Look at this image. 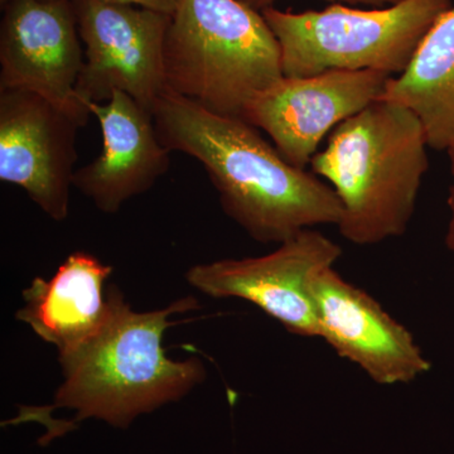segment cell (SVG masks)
<instances>
[{
	"label": "cell",
	"mask_w": 454,
	"mask_h": 454,
	"mask_svg": "<svg viewBox=\"0 0 454 454\" xmlns=\"http://www.w3.org/2000/svg\"><path fill=\"white\" fill-rule=\"evenodd\" d=\"M153 118L160 143L205 167L227 216L258 243L283 244L339 223L342 206L333 188L284 160L244 119L212 113L169 89Z\"/></svg>",
	"instance_id": "cell-1"
},
{
	"label": "cell",
	"mask_w": 454,
	"mask_h": 454,
	"mask_svg": "<svg viewBox=\"0 0 454 454\" xmlns=\"http://www.w3.org/2000/svg\"><path fill=\"white\" fill-rule=\"evenodd\" d=\"M109 315L91 340L59 356L64 381L51 411H76L74 423L89 418L128 428L140 414L177 402L206 379L200 358L170 360L164 333L176 324V313L199 309L193 297L173 301L163 309L134 312L118 286L107 289Z\"/></svg>",
	"instance_id": "cell-2"
},
{
	"label": "cell",
	"mask_w": 454,
	"mask_h": 454,
	"mask_svg": "<svg viewBox=\"0 0 454 454\" xmlns=\"http://www.w3.org/2000/svg\"><path fill=\"white\" fill-rule=\"evenodd\" d=\"M428 146L419 118L387 100L370 104L331 131L310 167L339 197L342 238L367 247L405 234L428 170Z\"/></svg>",
	"instance_id": "cell-3"
},
{
	"label": "cell",
	"mask_w": 454,
	"mask_h": 454,
	"mask_svg": "<svg viewBox=\"0 0 454 454\" xmlns=\"http://www.w3.org/2000/svg\"><path fill=\"white\" fill-rule=\"evenodd\" d=\"M164 71L170 91L238 118L258 92L284 76L276 35L262 12L241 0H178Z\"/></svg>",
	"instance_id": "cell-4"
},
{
	"label": "cell",
	"mask_w": 454,
	"mask_h": 454,
	"mask_svg": "<svg viewBox=\"0 0 454 454\" xmlns=\"http://www.w3.org/2000/svg\"><path fill=\"white\" fill-rule=\"evenodd\" d=\"M452 0H400L389 8L358 11L333 4L303 13L262 11L278 43L284 76L325 71L402 74Z\"/></svg>",
	"instance_id": "cell-5"
},
{
	"label": "cell",
	"mask_w": 454,
	"mask_h": 454,
	"mask_svg": "<svg viewBox=\"0 0 454 454\" xmlns=\"http://www.w3.org/2000/svg\"><path fill=\"white\" fill-rule=\"evenodd\" d=\"M85 64L77 80L82 104L121 91L153 113L167 90L164 44L170 16L101 0H73Z\"/></svg>",
	"instance_id": "cell-6"
},
{
	"label": "cell",
	"mask_w": 454,
	"mask_h": 454,
	"mask_svg": "<svg viewBox=\"0 0 454 454\" xmlns=\"http://www.w3.org/2000/svg\"><path fill=\"white\" fill-rule=\"evenodd\" d=\"M342 249L315 229L304 230L258 258L223 259L188 269L190 286L212 298L253 303L295 336L319 339L310 284L333 268Z\"/></svg>",
	"instance_id": "cell-7"
},
{
	"label": "cell",
	"mask_w": 454,
	"mask_h": 454,
	"mask_svg": "<svg viewBox=\"0 0 454 454\" xmlns=\"http://www.w3.org/2000/svg\"><path fill=\"white\" fill-rule=\"evenodd\" d=\"M89 119L35 92L0 89V179L52 220L67 219L77 133Z\"/></svg>",
	"instance_id": "cell-8"
},
{
	"label": "cell",
	"mask_w": 454,
	"mask_h": 454,
	"mask_svg": "<svg viewBox=\"0 0 454 454\" xmlns=\"http://www.w3.org/2000/svg\"><path fill=\"white\" fill-rule=\"evenodd\" d=\"M390 77L372 70L283 76L247 103L241 119L267 131L284 160L306 169L325 137L380 100Z\"/></svg>",
	"instance_id": "cell-9"
},
{
	"label": "cell",
	"mask_w": 454,
	"mask_h": 454,
	"mask_svg": "<svg viewBox=\"0 0 454 454\" xmlns=\"http://www.w3.org/2000/svg\"><path fill=\"white\" fill-rule=\"evenodd\" d=\"M0 27V89L35 92L91 116L76 95L85 64L73 0H7Z\"/></svg>",
	"instance_id": "cell-10"
},
{
	"label": "cell",
	"mask_w": 454,
	"mask_h": 454,
	"mask_svg": "<svg viewBox=\"0 0 454 454\" xmlns=\"http://www.w3.org/2000/svg\"><path fill=\"white\" fill-rule=\"evenodd\" d=\"M319 339L382 387L411 384L432 369L413 334L372 294L328 268L310 284Z\"/></svg>",
	"instance_id": "cell-11"
},
{
	"label": "cell",
	"mask_w": 454,
	"mask_h": 454,
	"mask_svg": "<svg viewBox=\"0 0 454 454\" xmlns=\"http://www.w3.org/2000/svg\"><path fill=\"white\" fill-rule=\"evenodd\" d=\"M85 106L100 124L103 149L97 160L76 169L74 187L104 214H116L168 172L170 152L158 138L153 113L125 92Z\"/></svg>",
	"instance_id": "cell-12"
},
{
	"label": "cell",
	"mask_w": 454,
	"mask_h": 454,
	"mask_svg": "<svg viewBox=\"0 0 454 454\" xmlns=\"http://www.w3.org/2000/svg\"><path fill=\"white\" fill-rule=\"evenodd\" d=\"M112 270L91 254H71L50 280L35 278L23 292L25 306L17 319L55 346L59 356L70 354L106 324L109 300L104 286Z\"/></svg>",
	"instance_id": "cell-13"
},
{
	"label": "cell",
	"mask_w": 454,
	"mask_h": 454,
	"mask_svg": "<svg viewBox=\"0 0 454 454\" xmlns=\"http://www.w3.org/2000/svg\"><path fill=\"white\" fill-rule=\"evenodd\" d=\"M380 100L411 109L422 122L429 148L454 143V5L430 27L413 59L391 76Z\"/></svg>",
	"instance_id": "cell-14"
},
{
	"label": "cell",
	"mask_w": 454,
	"mask_h": 454,
	"mask_svg": "<svg viewBox=\"0 0 454 454\" xmlns=\"http://www.w3.org/2000/svg\"><path fill=\"white\" fill-rule=\"evenodd\" d=\"M50 406H20V415L16 419L8 420L2 423V426H18L20 423L38 422L47 427V433L42 437L38 443L40 446L46 447L52 439L62 437L66 433L77 429V424L73 420H55L51 419Z\"/></svg>",
	"instance_id": "cell-15"
},
{
	"label": "cell",
	"mask_w": 454,
	"mask_h": 454,
	"mask_svg": "<svg viewBox=\"0 0 454 454\" xmlns=\"http://www.w3.org/2000/svg\"><path fill=\"white\" fill-rule=\"evenodd\" d=\"M101 2L110 3V4L133 5V7L149 9V11L172 16L177 7L178 0H101Z\"/></svg>",
	"instance_id": "cell-16"
},
{
	"label": "cell",
	"mask_w": 454,
	"mask_h": 454,
	"mask_svg": "<svg viewBox=\"0 0 454 454\" xmlns=\"http://www.w3.org/2000/svg\"><path fill=\"white\" fill-rule=\"evenodd\" d=\"M446 152L448 158H450V176H452V184H450L447 201L448 207H450V221H448L446 244L448 249H450L454 255V143Z\"/></svg>",
	"instance_id": "cell-17"
},
{
	"label": "cell",
	"mask_w": 454,
	"mask_h": 454,
	"mask_svg": "<svg viewBox=\"0 0 454 454\" xmlns=\"http://www.w3.org/2000/svg\"><path fill=\"white\" fill-rule=\"evenodd\" d=\"M241 2L249 5V7L256 9V11L262 12L265 8L273 7L277 0H241ZM348 2L375 3V4H378V3H389V4H395L400 0H348Z\"/></svg>",
	"instance_id": "cell-18"
},
{
	"label": "cell",
	"mask_w": 454,
	"mask_h": 454,
	"mask_svg": "<svg viewBox=\"0 0 454 454\" xmlns=\"http://www.w3.org/2000/svg\"><path fill=\"white\" fill-rule=\"evenodd\" d=\"M0 2H2V4H4V3L7 2V0H0Z\"/></svg>",
	"instance_id": "cell-19"
}]
</instances>
